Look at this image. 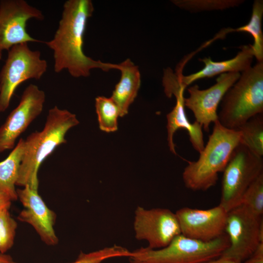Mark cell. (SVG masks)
<instances>
[{
	"label": "cell",
	"mask_w": 263,
	"mask_h": 263,
	"mask_svg": "<svg viewBox=\"0 0 263 263\" xmlns=\"http://www.w3.org/2000/svg\"><path fill=\"white\" fill-rule=\"evenodd\" d=\"M225 233L229 245L221 256L243 263L263 243V218L240 205L227 212Z\"/></svg>",
	"instance_id": "cell-8"
},
{
	"label": "cell",
	"mask_w": 263,
	"mask_h": 263,
	"mask_svg": "<svg viewBox=\"0 0 263 263\" xmlns=\"http://www.w3.org/2000/svg\"><path fill=\"white\" fill-rule=\"evenodd\" d=\"M227 212L221 206L207 209L188 207L176 211L181 234L202 242H210L224 235Z\"/></svg>",
	"instance_id": "cell-13"
},
{
	"label": "cell",
	"mask_w": 263,
	"mask_h": 263,
	"mask_svg": "<svg viewBox=\"0 0 263 263\" xmlns=\"http://www.w3.org/2000/svg\"><path fill=\"white\" fill-rule=\"evenodd\" d=\"M130 254L131 251L127 248L113 245L89 253L81 252L76 260L69 263H101L112 258H128Z\"/></svg>",
	"instance_id": "cell-22"
},
{
	"label": "cell",
	"mask_w": 263,
	"mask_h": 263,
	"mask_svg": "<svg viewBox=\"0 0 263 263\" xmlns=\"http://www.w3.org/2000/svg\"><path fill=\"white\" fill-rule=\"evenodd\" d=\"M47 69V62L41 58L40 52L31 50L27 43L12 47L0 72V112L7 109L20 84L30 79H40Z\"/></svg>",
	"instance_id": "cell-7"
},
{
	"label": "cell",
	"mask_w": 263,
	"mask_h": 263,
	"mask_svg": "<svg viewBox=\"0 0 263 263\" xmlns=\"http://www.w3.org/2000/svg\"><path fill=\"white\" fill-rule=\"evenodd\" d=\"M44 19L42 12L24 0L0 1V59L2 52L13 46L30 42H40L26 31L28 20Z\"/></svg>",
	"instance_id": "cell-10"
},
{
	"label": "cell",
	"mask_w": 263,
	"mask_h": 263,
	"mask_svg": "<svg viewBox=\"0 0 263 263\" xmlns=\"http://www.w3.org/2000/svg\"><path fill=\"white\" fill-rule=\"evenodd\" d=\"M12 201L5 193L0 190V210L10 209Z\"/></svg>",
	"instance_id": "cell-27"
},
{
	"label": "cell",
	"mask_w": 263,
	"mask_h": 263,
	"mask_svg": "<svg viewBox=\"0 0 263 263\" xmlns=\"http://www.w3.org/2000/svg\"><path fill=\"white\" fill-rule=\"evenodd\" d=\"M94 7L91 0H68L65 2L58 27L52 39L44 43L53 52L54 71L66 70L74 77H87L91 71L118 70V64L95 60L83 50L87 22Z\"/></svg>",
	"instance_id": "cell-1"
},
{
	"label": "cell",
	"mask_w": 263,
	"mask_h": 263,
	"mask_svg": "<svg viewBox=\"0 0 263 263\" xmlns=\"http://www.w3.org/2000/svg\"><path fill=\"white\" fill-rule=\"evenodd\" d=\"M0 263H18L15 261L11 256L0 253Z\"/></svg>",
	"instance_id": "cell-29"
},
{
	"label": "cell",
	"mask_w": 263,
	"mask_h": 263,
	"mask_svg": "<svg viewBox=\"0 0 263 263\" xmlns=\"http://www.w3.org/2000/svg\"><path fill=\"white\" fill-rule=\"evenodd\" d=\"M218 121L236 130L254 116L263 113V61L242 73L221 101Z\"/></svg>",
	"instance_id": "cell-4"
},
{
	"label": "cell",
	"mask_w": 263,
	"mask_h": 263,
	"mask_svg": "<svg viewBox=\"0 0 263 263\" xmlns=\"http://www.w3.org/2000/svg\"><path fill=\"white\" fill-rule=\"evenodd\" d=\"M237 129L226 128L218 120L200 156L195 161L188 162L182 178L186 187L193 191H206L214 186L218 174L223 172L231 155L240 143Z\"/></svg>",
	"instance_id": "cell-3"
},
{
	"label": "cell",
	"mask_w": 263,
	"mask_h": 263,
	"mask_svg": "<svg viewBox=\"0 0 263 263\" xmlns=\"http://www.w3.org/2000/svg\"><path fill=\"white\" fill-rule=\"evenodd\" d=\"M18 226L9 209L0 210V253L5 254L13 246Z\"/></svg>",
	"instance_id": "cell-24"
},
{
	"label": "cell",
	"mask_w": 263,
	"mask_h": 263,
	"mask_svg": "<svg viewBox=\"0 0 263 263\" xmlns=\"http://www.w3.org/2000/svg\"><path fill=\"white\" fill-rule=\"evenodd\" d=\"M200 263H242L235 260L221 256L216 259L205 261Z\"/></svg>",
	"instance_id": "cell-28"
},
{
	"label": "cell",
	"mask_w": 263,
	"mask_h": 263,
	"mask_svg": "<svg viewBox=\"0 0 263 263\" xmlns=\"http://www.w3.org/2000/svg\"><path fill=\"white\" fill-rule=\"evenodd\" d=\"M240 205L247 207L259 216L263 214V173L247 188L242 198Z\"/></svg>",
	"instance_id": "cell-23"
},
{
	"label": "cell",
	"mask_w": 263,
	"mask_h": 263,
	"mask_svg": "<svg viewBox=\"0 0 263 263\" xmlns=\"http://www.w3.org/2000/svg\"><path fill=\"white\" fill-rule=\"evenodd\" d=\"M121 77L111 98L120 111V117L128 113L130 106L137 96L141 85V75L137 66L129 58L118 64Z\"/></svg>",
	"instance_id": "cell-17"
},
{
	"label": "cell",
	"mask_w": 263,
	"mask_h": 263,
	"mask_svg": "<svg viewBox=\"0 0 263 263\" xmlns=\"http://www.w3.org/2000/svg\"><path fill=\"white\" fill-rule=\"evenodd\" d=\"M17 193L24 207L18 219L30 225L47 245H56L58 239L54 230L56 218L55 212L48 207L38 190L25 186L17 189Z\"/></svg>",
	"instance_id": "cell-14"
},
{
	"label": "cell",
	"mask_w": 263,
	"mask_h": 263,
	"mask_svg": "<svg viewBox=\"0 0 263 263\" xmlns=\"http://www.w3.org/2000/svg\"><path fill=\"white\" fill-rule=\"evenodd\" d=\"M79 123L76 115L69 111L56 106L50 109L42 130L33 132L24 140L16 186L38 190L40 165L57 147L66 143V133Z\"/></svg>",
	"instance_id": "cell-2"
},
{
	"label": "cell",
	"mask_w": 263,
	"mask_h": 263,
	"mask_svg": "<svg viewBox=\"0 0 263 263\" xmlns=\"http://www.w3.org/2000/svg\"><path fill=\"white\" fill-rule=\"evenodd\" d=\"M237 130L241 134L240 143L257 155L263 156V114L254 116Z\"/></svg>",
	"instance_id": "cell-19"
},
{
	"label": "cell",
	"mask_w": 263,
	"mask_h": 263,
	"mask_svg": "<svg viewBox=\"0 0 263 263\" xmlns=\"http://www.w3.org/2000/svg\"><path fill=\"white\" fill-rule=\"evenodd\" d=\"M243 263H263V243H260L253 254Z\"/></svg>",
	"instance_id": "cell-26"
},
{
	"label": "cell",
	"mask_w": 263,
	"mask_h": 263,
	"mask_svg": "<svg viewBox=\"0 0 263 263\" xmlns=\"http://www.w3.org/2000/svg\"><path fill=\"white\" fill-rule=\"evenodd\" d=\"M219 205L227 212L241 204L249 186L263 173V158L239 143L223 171Z\"/></svg>",
	"instance_id": "cell-6"
},
{
	"label": "cell",
	"mask_w": 263,
	"mask_h": 263,
	"mask_svg": "<svg viewBox=\"0 0 263 263\" xmlns=\"http://www.w3.org/2000/svg\"><path fill=\"white\" fill-rule=\"evenodd\" d=\"M263 15V0H256L253 4L252 15L249 22L238 28L230 29V32L243 31L251 35L254 39V43L250 45L253 56L258 62L263 61V34L262 30Z\"/></svg>",
	"instance_id": "cell-20"
},
{
	"label": "cell",
	"mask_w": 263,
	"mask_h": 263,
	"mask_svg": "<svg viewBox=\"0 0 263 263\" xmlns=\"http://www.w3.org/2000/svg\"><path fill=\"white\" fill-rule=\"evenodd\" d=\"M240 73L222 74L211 87L200 90L198 85L189 87V96L185 98V106L190 110L205 132H208L211 123L218 120L217 109L224 95L237 81Z\"/></svg>",
	"instance_id": "cell-12"
},
{
	"label": "cell",
	"mask_w": 263,
	"mask_h": 263,
	"mask_svg": "<svg viewBox=\"0 0 263 263\" xmlns=\"http://www.w3.org/2000/svg\"><path fill=\"white\" fill-rule=\"evenodd\" d=\"M176 5L188 10L198 11L201 10H222L237 6L241 0H172Z\"/></svg>",
	"instance_id": "cell-25"
},
{
	"label": "cell",
	"mask_w": 263,
	"mask_h": 263,
	"mask_svg": "<svg viewBox=\"0 0 263 263\" xmlns=\"http://www.w3.org/2000/svg\"><path fill=\"white\" fill-rule=\"evenodd\" d=\"M95 107L99 129L107 132L116 131L120 111L115 102L111 97L100 96L95 98Z\"/></svg>",
	"instance_id": "cell-21"
},
{
	"label": "cell",
	"mask_w": 263,
	"mask_h": 263,
	"mask_svg": "<svg viewBox=\"0 0 263 263\" xmlns=\"http://www.w3.org/2000/svg\"><path fill=\"white\" fill-rule=\"evenodd\" d=\"M45 97L38 86L26 87L19 104L0 127V153L14 148L17 139L42 113Z\"/></svg>",
	"instance_id": "cell-11"
},
{
	"label": "cell",
	"mask_w": 263,
	"mask_h": 263,
	"mask_svg": "<svg viewBox=\"0 0 263 263\" xmlns=\"http://www.w3.org/2000/svg\"><path fill=\"white\" fill-rule=\"evenodd\" d=\"M24 147V139L20 138L8 156L0 162V190L8 195L12 201L18 199L15 186Z\"/></svg>",
	"instance_id": "cell-18"
},
{
	"label": "cell",
	"mask_w": 263,
	"mask_h": 263,
	"mask_svg": "<svg viewBox=\"0 0 263 263\" xmlns=\"http://www.w3.org/2000/svg\"><path fill=\"white\" fill-rule=\"evenodd\" d=\"M253 56L250 45L242 46L240 51L232 59L213 61L209 57L200 58L205 67L201 70L188 75L184 76L182 71H179L180 80L182 84L187 87L194 81L205 77H211L218 74L231 72H243L251 67Z\"/></svg>",
	"instance_id": "cell-16"
},
{
	"label": "cell",
	"mask_w": 263,
	"mask_h": 263,
	"mask_svg": "<svg viewBox=\"0 0 263 263\" xmlns=\"http://www.w3.org/2000/svg\"><path fill=\"white\" fill-rule=\"evenodd\" d=\"M133 230L135 237L148 242L152 249L163 248L181 234L175 214L169 209H146L138 206L134 212Z\"/></svg>",
	"instance_id": "cell-9"
},
{
	"label": "cell",
	"mask_w": 263,
	"mask_h": 263,
	"mask_svg": "<svg viewBox=\"0 0 263 263\" xmlns=\"http://www.w3.org/2000/svg\"><path fill=\"white\" fill-rule=\"evenodd\" d=\"M229 245L225 234L210 242H202L181 234L159 249L142 247L131 251L130 263H200L220 257Z\"/></svg>",
	"instance_id": "cell-5"
},
{
	"label": "cell",
	"mask_w": 263,
	"mask_h": 263,
	"mask_svg": "<svg viewBox=\"0 0 263 263\" xmlns=\"http://www.w3.org/2000/svg\"><path fill=\"white\" fill-rule=\"evenodd\" d=\"M185 89L182 86H176L170 90L168 96L171 97L174 95L176 98L175 106L167 115L168 145L170 151L175 155L177 153L173 135L179 129H185L188 132L189 141L196 151L200 153L205 147L202 126L196 121L191 123L186 115L184 96Z\"/></svg>",
	"instance_id": "cell-15"
}]
</instances>
